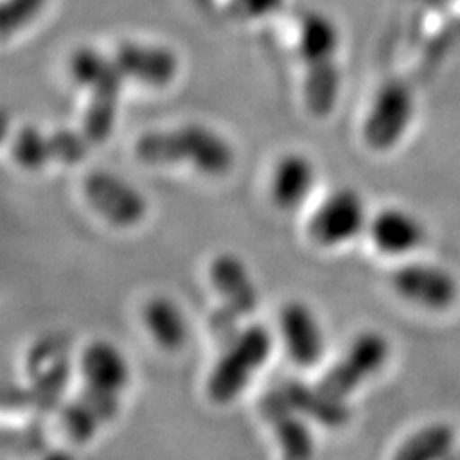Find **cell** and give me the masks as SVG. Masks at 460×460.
I'll return each mask as SVG.
<instances>
[{
  "label": "cell",
  "instance_id": "obj_4",
  "mask_svg": "<svg viewBox=\"0 0 460 460\" xmlns=\"http://www.w3.org/2000/svg\"><path fill=\"white\" fill-rule=\"evenodd\" d=\"M392 357V343L378 330L358 332L338 361L326 370L319 385L334 397L348 401L365 382L384 370Z\"/></svg>",
  "mask_w": 460,
  "mask_h": 460
},
{
  "label": "cell",
  "instance_id": "obj_22",
  "mask_svg": "<svg viewBox=\"0 0 460 460\" xmlns=\"http://www.w3.org/2000/svg\"><path fill=\"white\" fill-rule=\"evenodd\" d=\"M115 67L113 56H106L93 47H81L74 50L69 58V77L79 89L89 91L93 84H96L100 79H104L110 71Z\"/></svg>",
  "mask_w": 460,
  "mask_h": 460
},
{
  "label": "cell",
  "instance_id": "obj_13",
  "mask_svg": "<svg viewBox=\"0 0 460 460\" xmlns=\"http://www.w3.org/2000/svg\"><path fill=\"white\" fill-rule=\"evenodd\" d=\"M368 234L380 253L407 257L428 240V228L419 215L405 208H384L368 221Z\"/></svg>",
  "mask_w": 460,
  "mask_h": 460
},
{
  "label": "cell",
  "instance_id": "obj_10",
  "mask_svg": "<svg viewBox=\"0 0 460 460\" xmlns=\"http://www.w3.org/2000/svg\"><path fill=\"white\" fill-rule=\"evenodd\" d=\"M259 407L286 458L304 460L313 456L314 436L309 426L311 420L292 405L282 387L267 392L259 401Z\"/></svg>",
  "mask_w": 460,
  "mask_h": 460
},
{
  "label": "cell",
  "instance_id": "obj_15",
  "mask_svg": "<svg viewBox=\"0 0 460 460\" xmlns=\"http://www.w3.org/2000/svg\"><path fill=\"white\" fill-rule=\"evenodd\" d=\"M316 165L305 154L288 152L279 157L269 179V196L280 211H296L305 204L316 186Z\"/></svg>",
  "mask_w": 460,
  "mask_h": 460
},
{
  "label": "cell",
  "instance_id": "obj_5",
  "mask_svg": "<svg viewBox=\"0 0 460 460\" xmlns=\"http://www.w3.org/2000/svg\"><path fill=\"white\" fill-rule=\"evenodd\" d=\"M414 118V96L401 79L385 81L372 102L361 125L363 142L372 152H390L407 135Z\"/></svg>",
  "mask_w": 460,
  "mask_h": 460
},
{
  "label": "cell",
  "instance_id": "obj_26",
  "mask_svg": "<svg viewBox=\"0 0 460 460\" xmlns=\"http://www.w3.org/2000/svg\"><path fill=\"white\" fill-rule=\"evenodd\" d=\"M238 3L248 18H265L277 12L284 0H238Z\"/></svg>",
  "mask_w": 460,
  "mask_h": 460
},
{
  "label": "cell",
  "instance_id": "obj_3",
  "mask_svg": "<svg viewBox=\"0 0 460 460\" xmlns=\"http://www.w3.org/2000/svg\"><path fill=\"white\" fill-rule=\"evenodd\" d=\"M272 353V334L263 324L242 326L240 332L221 345L217 361L206 380V394L215 405L234 402Z\"/></svg>",
  "mask_w": 460,
  "mask_h": 460
},
{
  "label": "cell",
  "instance_id": "obj_17",
  "mask_svg": "<svg viewBox=\"0 0 460 460\" xmlns=\"http://www.w3.org/2000/svg\"><path fill=\"white\" fill-rule=\"evenodd\" d=\"M123 84L125 77L121 75L119 67L115 66L104 79H100L86 91L89 100H86V108L83 111L81 128L94 146L108 142L113 135L119 115Z\"/></svg>",
  "mask_w": 460,
  "mask_h": 460
},
{
  "label": "cell",
  "instance_id": "obj_2",
  "mask_svg": "<svg viewBox=\"0 0 460 460\" xmlns=\"http://www.w3.org/2000/svg\"><path fill=\"white\" fill-rule=\"evenodd\" d=\"M340 31L323 12H307L299 23L297 54L304 64V102L316 119H324L338 106L341 71L338 62Z\"/></svg>",
  "mask_w": 460,
  "mask_h": 460
},
{
  "label": "cell",
  "instance_id": "obj_16",
  "mask_svg": "<svg viewBox=\"0 0 460 460\" xmlns=\"http://www.w3.org/2000/svg\"><path fill=\"white\" fill-rule=\"evenodd\" d=\"M83 385L123 395L131 384V365L118 345L108 340H94L79 357Z\"/></svg>",
  "mask_w": 460,
  "mask_h": 460
},
{
  "label": "cell",
  "instance_id": "obj_8",
  "mask_svg": "<svg viewBox=\"0 0 460 460\" xmlns=\"http://www.w3.org/2000/svg\"><path fill=\"white\" fill-rule=\"evenodd\" d=\"M394 292L407 304L431 313L451 309L460 296L456 277L449 269L426 261H409L392 272Z\"/></svg>",
  "mask_w": 460,
  "mask_h": 460
},
{
  "label": "cell",
  "instance_id": "obj_19",
  "mask_svg": "<svg viewBox=\"0 0 460 460\" xmlns=\"http://www.w3.org/2000/svg\"><path fill=\"white\" fill-rule=\"evenodd\" d=\"M280 387L292 405L301 414L307 416L311 422L328 428H340L351 419L348 401L328 394L319 384L309 385L301 380H286Z\"/></svg>",
  "mask_w": 460,
  "mask_h": 460
},
{
  "label": "cell",
  "instance_id": "obj_6",
  "mask_svg": "<svg viewBox=\"0 0 460 460\" xmlns=\"http://www.w3.org/2000/svg\"><path fill=\"white\" fill-rule=\"evenodd\" d=\"M83 196L89 208L111 226L135 228L148 215V199L133 182L108 169H94L83 179Z\"/></svg>",
  "mask_w": 460,
  "mask_h": 460
},
{
  "label": "cell",
  "instance_id": "obj_25",
  "mask_svg": "<svg viewBox=\"0 0 460 460\" xmlns=\"http://www.w3.org/2000/svg\"><path fill=\"white\" fill-rule=\"evenodd\" d=\"M240 319H242V316L238 313H234L233 309H228L223 304H221V307H217L211 313L209 328H211L213 338L217 340L219 348H221V345H225L228 340H233L240 332V330H242Z\"/></svg>",
  "mask_w": 460,
  "mask_h": 460
},
{
  "label": "cell",
  "instance_id": "obj_23",
  "mask_svg": "<svg viewBox=\"0 0 460 460\" xmlns=\"http://www.w3.org/2000/svg\"><path fill=\"white\" fill-rule=\"evenodd\" d=\"M54 164L62 165H79L89 157L94 144L83 133V128L60 127L50 131Z\"/></svg>",
  "mask_w": 460,
  "mask_h": 460
},
{
  "label": "cell",
  "instance_id": "obj_24",
  "mask_svg": "<svg viewBox=\"0 0 460 460\" xmlns=\"http://www.w3.org/2000/svg\"><path fill=\"white\" fill-rule=\"evenodd\" d=\"M47 0H4L3 3V33L4 37L20 31L22 27L31 23L40 10L45 8Z\"/></svg>",
  "mask_w": 460,
  "mask_h": 460
},
{
  "label": "cell",
  "instance_id": "obj_11",
  "mask_svg": "<svg viewBox=\"0 0 460 460\" xmlns=\"http://www.w3.org/2000/svg\"><path fill=\"white\" fill-rule=\"evenodd\" d=\"M125 81H135L154 89H164L179 75V56L167 47L127 40L113 54Z\"/></svg>",
  "mask_w": 460,
  "mask_h": 460
},
{
  "label": "cell",
  "instance_id": "obj_12",
  "mask_svg": "<svg viewBox=\"0 0 460 460\" xmlns=\"http://www.w3.org/2000/svg\"><path fill=\"white\" fill-rule=\"evenodd\" d=\"M121 411V395L83 385L81 392L62 407V428L75 443H86Z\"/></svg>",
  "mask_w": 460,
  "mask_h": 460
},
{
  "label": "cell",
  "instance_id": "obj_1",
  "mask_svg": "<svg viewBox=\"0 0 460 460\" xmlns=\"http://www.w3.org/2000/svg\"><path fill=\"white\" fill-rule=\"evenodd\" d=\"M133 154L142 165H189L206 177H223L233 171L236 162L230 140L204 123L144 131L135 138Z\"/></svg>",
  "mask_w": 460,
  "mask_h": 460
},
{
  "label": "cell",
  "instance_id": "obj_14",
  "mask_svg": "<svg viewBox=\"0 0 460 460\" xmlns=\"http://www.w3.org/2000/svg\"><path fill=\"white\" fill-rule=\"evenodd\" d=\"M208 279L221 304L243 316H252L259 307V290L250 267L230 252L215 255L208 267Z\"/></svg>",
  "mask_w": 460,
  "mask_h": 460
},
{
  "label": "cell",
  "instance_id": "obj_18",
  "mask_svg": "<svg viewBox=\"0 0 460 460\" xmlns=\"http://www.w3.org/2000/svg\"><path fill=\"white\" fill-rule=\"evenodd\" d=\"M142 323L152 341L164 351H181L189 341V319L177 301L167 296H154L144 304Z\"/></svg>",
  "mask_w": 460,
  "mask_h": 460
},
{
  "label": "cell",
  "instance_id": "obj_7",
  "mask_svg": "<svg viewBox=\"0 0 460 460\" xmlns=\"http://www.w3.org/2000/svg\"><path fill=\"white\" fill-rule=\"evenodd\" d=\"M368 209L363 196L349 186L330 192L311 215L307 233L321 248H340L368 228Z\"/></svg>",
  "mask_w": 460,
  "mask_h": 460
},
{
  "label": "cell",
  "instance_id": "obj_21",
  "mask_svg": "<svg viewBox=\"0 0 460 460\" xmlns=\"http://www.w3.org/2000/svg\"><path fill=\"white\" fill-rule=\"evenodd\" d=\"M12 160L23 171H42L54 164L52 137L37 125H22L12 138Z\"/></svg>",
  "mask_w": 460,
  "mask_h": 460
},
{
  "label": "cell",
  "instance_id": "obj_20",
  "mask_svg": "<svg viewBox=\"0 0 460 460\" xmlns=\"http://www.w3.org/2000/svg\"><path fill=\"white\" fill-rule=\"evenodd\" d=\"M456 434L449 424L434 422L412 434L401 443L397 458L401 460H438L449 456L455 449Z\"/></svg>",
  "mask_w": 460,
  "mask_h": 460
},
{
  "label": "cell",
  "instance_id": "obj_9",
  "mask_svg": "<svg viewBox=\"0 0 460 460\" xmlns=\"http://www.w3.org/2000/svg\"><path fill=\"white\" fill-rule=\"evenodd\" d=\"M279 332L288 358L301 368L321 363L326 338L319 316L305 301H286L279 313Z\"/></svg>",
  "mask_w": 460,
  "mask_h": 460
}]
</instances>
